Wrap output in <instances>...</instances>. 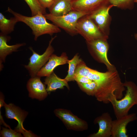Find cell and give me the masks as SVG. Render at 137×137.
<instances>
[{
    "mask_svg": "<svg viewBox=\"0 0 137 137\" xmlns=\"http://www.w3.org/2000/svg\"><path fill=\"white\" fill-rule=\"evenodd\" d=\"M86 76L97 84L98 88L95 96L98 101L108 102L114 96H118L124 87L116 68L101 72L88 67L82 60L77 66L75 76Z\"/></svg>",
    "mask_w": 137,
    "mask_h": 137,
    "instance_id": "obj_1",
    "label": "cell"
},
{
    "mask_svg": "<svg viewBox=\"0 0 137 137\" xmlns=\"http://www.w3.org/2000/svg\"><path fill=\"white\" fill-rule=\"evenodd\" d=\"M7 11L12 14L19 22L24 23L30 28L35 41L41 35L46 34L52 35L61 31L60 28L57 26L48 23L44 15L41 12H38L33 16H28L15 12L9 7H8Z\"/></svg>",
    "mask_w": 137,
    "mask_h": 137,
    "instance_id": "obj_2",
    "label": "cell"
},
{
    "mask_svg": "<svg viewBox=\"0 0 137 137\" xmlns=\"http://www.w3.org/2000/svg\"><path fill=\"white\" fill-rule=\"evenodd\" d=\"M123 83L127 89L124 97L118 99L114 96L110 100L116 118L128 114L130 109L137 105V86L131 81H126Z\"/></svg>",
    "mask_w": 137,
    "mask_h": 137,
    "instance_id": "obj_3",
    "label": "cell"
},
{
    "mask_svg": "<svg viewBox=\"0 0 137 137\" xmlns=\"http://www.w3.org/2000/svg\"><path fill=\"white\" fill-rule=\"evenodd\" d=\"M87 14L85 13L72 10L65 15L56 16L50 13L44 15L47 19L71 35L78 34L76 25L78 20Z\"/></svg>",
    "mask_w": 137,
    "mask_h": 137,
    "instance_id": "obj_4",
    "label": "cell"
},
{
    "mask_svg": "<svg viewBox=\"0 0 137 137\" xmlns=\"http://www.w3.org/2000/svg\"><path fill=\"white\" fill-rule=\"evenodd\" d=\"M78 34L83 37L86 42L103 39L107 40L108 36L104 34L93 20L87 15L80 18L76 25Z\"/></svg>",
    "mask_w": 137,
    "mask_h": 137,
    "instance_id": "obj_5",
    "label": "cell"
},
{
    "mask_svg": "<svg viewBox=\"0 0 137 137\" xmlns=\"http://www.w3.org/2000/svg\"><path fill=\"white\" fill-rule=\"evenodd\" d=\"M56 37L55 36L52 37L49 41L48 46L42 55H39L35 52L31 47H29L32 54L29 59L28 64L25 67L28 70L31 77H35L39 71L45 65L54 51V49L51 44Z\"/></svg>",
    "mask_w": 137,
    "mask_h": 137,
    "instance_id": "obj_6",
    "label": "cell"
},
{
    "mask_svg": "<svg viewBox=\"0 0 137 137\" xmlns=\"http://www.w3.org/2000/svg\"><path fill=\"white\" fill-rule=\"evenodd\" d=\"M54 112L68 130L82 131L88 128L87 122L74 115L70 110L58 108L55 110Z\"/></svg>",
    "mask_w": 137,
    "mask_h": 137,
    "instance_id": "obj_7",
    "label": "cell"
},
{
    "mask_svg": "<svg viewBox=\"0 0 137 137\" xmlns=\"http://www.w3.org/2000/svg\"><path fill=\"white\" fill-rule=\"evenodd\" d=\"M92 56L99 62L104 64L108 70L116 68L109 61L107 56L109 45L107 40L99 39L87 42Z\"/></svg>",
    "mask_w": 137,
    "mask_h": 137,
    "instance_id": "obj_8",
    "label": "cell"
},
{
    "mask_svg": "<svg viewBox=\"0 0 137 137\" xmlns=\"http://www.w3.org/2000/svg\"><path fill=\"white\" fill-rule=\"evenodd\" d=\"M114 6L109 3L104 4L89 13L87 16L96 24L100 30L108 36L111 17L109 12Z\"/></svg>",
    "mask_w": 137,
    "mask_h": 137,
    "instance_id": "obj_9",
    "label": "cell"
},
{
    "mask_svg": "<svg viewBox=\"0 0 137 137\" xmlns=\"http://www.w3.org/2000/svg\"><path fill=\"white\" fill-rule=\"evenodd\" d=\"M4 106L6 117L8 118L16 120L18 124L15 129L23 133L25 136L28 131L24 128L23 123L28 114V113L12 104H7L5 103Z\"/></svg>",
    "mask_w": 137,
    "mask_h": 137,
    "instance_id": "obj_10",
    "label": "cell"
},
{
    "mask_svg": "<svg viewBox=\"0 0 137 137\" xmlns=\"http://www.w3.org/2000/svg\"><path fill=\"white\" fill-rule=\"evenodd\" d=\"M113 120L108 112L103 113L96 117L94 121L95 124L99 126L98 131L90 134L89 137H110L111 136Z\"/></svg>",
    "mask_w": 137,
    "mask_h": 137,
    "instance_id": "obj_11",
    "label": "cell"
},
{
    "mask_svg": "<svg viewBox=\"0 0 137 137\" xmlns=\"http://www.w3.org/2000/svg\"><path fill=\"white\" fill-rule=\"evenodd\" d=\"M137 120L134 113L128 114L113 121L112 129V137H128L126 127L130 122Z\"/></svg>",
    "mask_w": 137,
    "mask_h": 137,
    "instance_id": "obj_12",
    "label": "cell"
},
{
    "mask_svg": "<svg viewBox=\"0 0 137 137\" xmlns=\"http://www.w3.org/2000/svg\"><path fill=\"white\" fill-rule=\"evenodd\" d=\"M27 86L29 96L32 98L42 100L48 95L45 85L41 81L39 77L36 76L31 77L28 81Z\"/></svg>",
    "mask_w": 137,
    "mask_h": 137,
    "instance_id": "obj_13",
    "label": "cell"
},
{
    "mask_svg": "<svg viewBox=\"0 0 137 137\" xmlns=\"http://www.w3.org/2000/svg\"><path fill=\"white\" fill-rule=\"evenodd\" d=\"M69 60L66 53H63L59 56L52 54L48 62L38 72L37 76L40 77L50 75L58 66L67 63Z\"/></svg>",
    "mask_w": 137,
    "mask_h": 137,
    "instance_id": "obj_14",
    "label": "cell"
},
{
    "mask_svg": "<svg viewBox=\"0 0 137 137\" xmlns=\"http://www.w3.org/2000/svg\"><path fill=\"white\" fill-rule=\"evenodd\" d=\"M109 3L108 0H75L72 2L73 10L87 15L101 5Z\"/></svg>",
    "mask_w": 137,
    "mask_h": 137,
    "instance_id": "obj_15",
    "label": "cell"
},
{
    "mask_svg": "<svg viewBox=\"0 0 137 137\" xmlns=\"http://www.w3.org/2000/svg\"><path fill=\"white\" fill-rule=\"evenodd\" d=\"M10 38L7 35L0 34V69H2V63L5 62L6 56L14 52L17 51L21 47L24 45V43H18L13 45H9L7 41Z\"/></svg>",
    "mask_w": 137,
    "mask_h": 137,
    "instance_id": "obj_16",
    "label": "cell"
},
{
    "mask_svg": "<svg viewBox=\"0 0 137 137\" xmlns=\"http://www.w3.org/2000/svg\"><path fill=\"white\" fill-rule=\"evenodd\" d=\"M48 9L49 13L53 15H65L73 10L72 1L70 0H54Z\"/></svg>",
    "mask_w": 137,
    "mask_h": 137,
    "instance_id": "obj_17",
    "label": "cell"
},
{
    "mask_svg": "<svg viewBox=\"0 0 137 137\" xmlns=\"http://www.w3.org/2000/svg\"><path fill=\"white\" fill-rule=\"evenodd\" d=\"M68 82L64 78L62 79L58 77L53 72L50 75L46 77L44 83L47 85V92L50 93L58 89H63L64 87L69 90Z\"/></svg>",
    "mask_w": 137,
    "mask_h": 137,
    "instance_id": "obj_18",
    "label": "cell"
},
{
    "mask_svg": "<svg viewBox=\"0 0 137 137\" xmlns=\"http://www.w3.org/2000/svg\"><path fill=\"white\" fill-rule=\"evenodd\" d=\"M19 22L14 17L10 19H7L2 13H0V30L1 33L7 35L13 32L16 23Z\"/></svg>",
    "mask_w": 137,
    "mask_h": 137,
    "instance_id": "obj_19",
    "label": "cell"
},
{
    "mask_svg": "<svg viewBox=\"0 0 137 137\" xmlns=\"http://www.w3.org/2000/svg\"><path fill=\"white\" fill-rule=\"evenodd\" d=\"M82 61L77 54H76L71 60H68L67 62L68 64V74L64 78L67 81H75V72L77 66Z\"/></svg>",
    "mask_w": 137,
    "mask_h": 137,
    "instance_id": "obj_20",
    "label": "cell"
},
{
    "mask_svg": "<svg viewBox=\"0 0 137 137\" xmlns=\"http://www.w3.org/2000/svg\"><path fill=\"white\" fill-rule=\"evenodd\" d=\"M29 6L31 12V16L41 12L44 15L46 13V9L40 4L38 0H24Z\"/></svg>",
    "mask_w": 137,
    "mask_h": 137,
    "instance_id": "obj_21",
    "label": "cell"
},
{
    "mask_svg": "<svg viewBox=\"0 0 137 137\" xmlns=\"http://www.w3.org/2000/svg\"><path fill=\"white\" fill-rule=\"evenodd\" d=\"M80 88L88 95L94 96L98 89L97 84L94 81L87 83H77Z\"/></svg>",
    "mask_w": 137,
    "mask_h": 137,
    "instance_id": "obj_22",
    "label": "cell"
},
{
    "mask_svg": "<svg viewBox=\"0 0 137 137\" xmlns=\"http://www.w3.org/2000/svg\"><path fill=\"white\" fill-rule=\"evenodd\" d=\"M109 3L121 9L131 10L134 5V0H108Z\"/></svg>",
    "mask_w": 137,
    "mask_h": 137,
    "instance_id": "obj_23",
    "label": "cell"
},
{
    "mask_svg": "<svg viewBox=\"0 0 137 137\" xmlns=\"http://www.w3.org/2000/svg\"><path fill=\"white\" fill-rule=\"evenodd\" d=\"M1 135L3 137H21L22 135L21 133L16 130H13L10 128L8 129L3 128L1 131Z\"/></svg>",
    "mask_w": 137,
    "mask_h": 137,
    "instance_id": "obj_24",
    "label": "cell"
},
{
    "mask_svg": "<svg viewBox=\"0 0 137 137\" xmlns=\"http://www.w3.org/2000/svg\"><path fill=\"white\" fill-rule=\"evenodd\" d=\"M74 80L77 83H87L92 82V80L87 77L83 76H75Z\"/></svg>",
    "mask_w": 137,
    "mask_h": 137,
    "instance_id": "obj_25",
    "label": "cell"
},
{
    "mask_svg": "<svg viewBox=\"0 0 137 137\" xmlns=\"http://www.w3.org/2000/svg\"><path fill=\"white\" fill-rule=\"evenodd\" d=\"M41 5L45 8H49L53 2L54 0H38Z\"/></svg>",
    "mask_w": 137,
    "mask_h": 137,
    "instance_id": "obj_26",
    "label": "cell"
},
{
    "mask_svg": "<svg viewBox=\"0 0 137 137\" xmlns=\"http://www.w3.org/2000/svg\"><path fill=\"white\" fill-rule=\"evenodd\" d=\"M5 102L4 101L3 97L2 94L0 96V108L3 106H4Z\"/></svg>",
    "mask_w": 137,
    "mask_h": 137,
    "instance_id": "obj_27",
    "label": "cell"
},
{
    "mask_svg": "<svg viewBox=\"0 0 137 137\" xmlns=\"http://www.w3.org/2000/svg\"><path fill=\"white\" fill-rule=\"evenodd\" d=\"M134 37L135 39L137 40V33H135L134 35Z\"/></svg>",
    "mask_w": 137,
    "mask_h": 137,
    "instance_id": "obj_28",
    "label": "cell"
},
{
    "mask_svg": "<svg viewBox=\"0 0 137 137\" xmlns=\"http://www.w3.org/2000/svg\"><path fill=\"white\" fill-rule=\"evenodd\" d=\"M134 3H137V0H134Z\"/></svg>",
    "mask_w": 137,
    "mask_h": 137,
    "instance_id": "obj_29",
    "label": "cell"
},
{
    "mask_svg": "<svg viewBox=\"0 0 137 137\" xmlns=\"http://www.w3.org/2000/svg\"><path fill=\"white\" fill-rule=\"evenodd\" d=\"M72 2L73 1L75 0H70Z\"/></svg>",
    "mask_w": 137,
    "mask_h": 137,
    "instance_id": "obj_30",
    "label": "cell"
}]
</instances>
